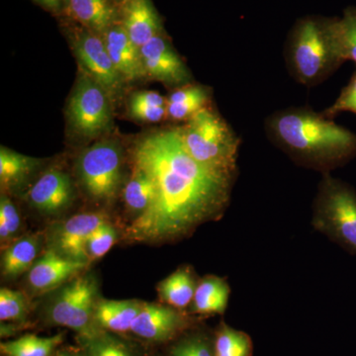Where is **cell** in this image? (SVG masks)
<instances>
[{"label":"cell","instance_id":"83f0119b","mask_svg":"<svg viewBox=\"0 0 356 356\" xmlns=\"http://www.w3.org/2000/svg\"><path fill=\"white\" fill-rule=\"evenodd\" d=\"M254 343L247 332L222 322L214 336L215 356H252Z\"/></svg>","mask_w":356,"mask_h":356},{"label":"cell","instance_id":"cb8c5ba5","mask_svg":"<svg viewBox=\"0 0 356 356\" xmlns=\"http://www.w3.org/2000/svg\"><path fill=\"white\" fill-rule=\"evenodd\" d=\"M84 356H144L139 346L123 334L97 330L88 336L77 337Z\"/></svg>","mask_w":356,"mask_h":356},{"label":"cell","instance_id":"74e56055","mask_svg":"<svg viewBox=\"0 0 356 356\" xmlns=\"http://www.w3.org/2000/svg\"><path fill=\"white\" fill-rule=\"evenodd\" d=\"M117 1H120V2H122V1H123V0H117Z\"/></svg>","mask_w":356,"mask_h":356},{"label":"cell","instance_id":"8fae6325","mask_svg":"<svg viewBox=\"0 0 356 356\" xmlns=\"http://www.w3.org/2000/svg\"><path fill=\"white\" fill-rule=\"evenodd\" d=\"M107 219L102 213L84 212L74 215L51 228L48 248L65 259L89 262L86 245L90 236Z\"/></svg>","mask_w":356,"mask_h":356},{"label":"cell","instance_id":"d6986e66","mask_svg":"<svg viewBox=\"0 0 356 356\" xmlns=\"http://www.w3.org/2000/svg\"><path fill=\"white\" fill-rule=\"evenodd\" d=\"M231 287L228 281L220 276H204L199 280L193 301L188 308L191 315H224L228 309Z\"/></svg>","mask_w":356,"mask_h":356},{"label":"cell","instance_id":"603a6c76","mask_svg":"<svg viewBox=\"0 0 356 356\" xmlns=\"http://www.w3.org/2000/svg\"><path fill=\"white\" fill-rule=\"evenodd\" d=\"M211 89L201 84L189 83L178 88L166 98L168 117L175 121H188L211 105Z\"/></svg>","mask_w":356,"mask_h":356},{"label":"cell","instance_id":"52a82bcc","mask_svg":"<svg viewBox=\"0 0 356 356\" xmlns=\"http://www.w3.org/2000/svg\"><path fill=\"white\" fill-rule=\"evenodd\" d=\"M123 161V147L114 138H104L81 152L76 175L91 200L109 204L116 199L122 186Z\"/></svg>","mask_w":356,"mask_h":356},{"label":"cell","instance_id":"d4e9b609","mask_svg":"<svg viewBox=\"0 0 356 356\" xmlns=\"http://www.w3.org/2000/svg\"><path fill=\"white\" fill-rule=\"evenodd\" d=\"M64 339V332L47 337L27 334L13 341H3L0 350L4 356H53Z\"/></svg>","mask_w":356,"mask_h":356},{"label":"cell","instance_id":"4316f807","mask_svg":"<svg viewBox=\"0 0 356 356\" xmlns=\"http://www.w3.org/2000/svg\"><path fill=\"white\" fill-rule=\"evenodd\" d=\"M329 27L343 62L356 65V7L346 8L341 18H329Z\"/></svg>","mask_w":356,"mask_h":356},{"label":"cell","instance_id":"484cf974","mask_svg":"<svg viewBox=\"0 0 356 356\" xmlns=\"http://www.w3.org/2000/svg\"><path fill=\"white\" fill-rule=\"evenodd\" d=\"M154 196V184L151 177L140 166L134 165L130 179L123 191L126 207L136 217H139L149 208Z\"/></svg>","mask_w":356,"mask_h":356},{"label":"cell","instance_id":"2e32d148","mask_svg":"<svg viewBox=\"0 0 356 356\" xmlns=\"http://www.w3.org/2000/svg\"><path fill=\"white\" fill-rule=\"evenodd\" d=\"M122 22L131 40L139 48L161 34V23L151 0H123Z\"/></svg>","mask_w":356,"mask_h":356},{"label":"cell","instance_id":"9a60e30c","mask_svg":"<svg viewBox=\"0 0 356 356\" xmlns=\"http://www.w3.org/2000/svg\"><path fill=\"white\" fill-rule=\"evenodd\" d=\"M102 38L112 63L126 83L147 76L140 48L131 40L121 23L109 28Z\"/></svg>","mask_w":356,"mask_h":356},{"label":"cell","instance_id":"ac0fdd59","mask_svg":"<svg viewBox=\"0 0 356 356\" xmlns=\"http://www.w3.org/2000/svg\"><path fill=\"white\" fill-rule=\"evenodd\" d=\"M43 165V161L0 147V184L2 193L18 191L24 187Z\"/></svg>","mask_w":356,"mask_h":356},{"label":"cell","instance_id":"5b68a950","mask_svg":"<svg viewBox=\"0 0 356 356\" xmlns=\"http://www.w3.org/2000/svg\"><path fill=\"white\" fill-rule=\"evenodd\" d=\"M311 222L315 231L356 255V191L350 184L323 173Z\"/></svg>","mask_w":356,"mask_h":356},{"label":"cell","instance_id":"8992f818","mask_svg":"<svg viewBox=\"0 0 356 356\" xmlns=\"http://www.w3.org/2000/svg\"><path fill=\"white\" fill-rule=\"evenodd\" d=\"M98 300L95 276L81 273L53 291L44 307V322L72 330L77 337L88 336L99 330L95 323Z\"/></svg>","mask_w":356,"mask_h":356},{"label":"cell","instance_id":"ba28073f","mask_svg":"<svg viewBox=\"0 0 356 356\" xmlns=\"http://www.w3.org/2000/svg\"><path fill=\"white\" fill-rule=\"evenodd\" d=\"M113 103L106 89L81 69L67 102L70 130L83 140L102 137L112 127Z\"/></svg>","mask_w":356,"mask_h":356},{"label":"cell","instance_id":"5bb4252c","mask_svg":"<svg viewBox=\"0 0 356 356\" xmlns=\"http://www.w3.org/2000/svg\"><path fill=\"white\" fill-rule=\"evenodd\" d=\"M89 264L72 261L47 248L27 275V285L35 294L53 292L74 280L88 268Z\"/></svg>","mask_w":356,"mask_h":356},{"label":"cell","instance_id":"e0dca14e","mask_svg":"<svg viewBox=\"0 0 356 356\" xmlns=\"http://www.w3.org/2000/svg\"><path fill=\"white\" fill-rule=\"evenodd\" d=\"M140 300H107L99 298L95 311L96 327L114 334L131 332L135 318L142 310Z\"/></svg>","mask_w":356,"mask_h":356},{"label":"cell","instance_id":"4fadbf2b","mask_svg":"<svg viewBox=\"0 0 356 356\" xmlns=\"http://www.w3.org/2000/svg\"><path fill=\"white\" fill-rule=\"evenodd\" d=\"M25 198L33 209L44 216L62 214L74 201L72 179L64 170L50 168L30 186Z\"/></svg>","mask_w":356,"mask_h":356},{"label":"cell","instance_id":"8d00e7d4","mask_svg":"<svg viewBox=\"0 0 356 356\" xmlns=\"http://www.w3.org/2000/svg\"><path fill=\"white\" fill-rule=\"evenodd\" d=\"M63 1H64L65 6H67V4H69V0H63Z\"/></svg>","mask_w":356,"mask_h":356},{"label":"cell","instance_id":"ffe728a7","mask_svg":"<svg viewBox=\"0 0 356 356\" xmlns=\"http://www.w3.org/2000/svg\"><path fill=\"white\" fill-rule=\"evenodd\" d=\"M67 6L81 27L100 36L118 23V11L110 0H69Z\"/></svg>","mask_w":356,"mask_h":356},{"label":"cell","instance_id":"277c9868","mask_svg":"<svg viewBox=\"0 0 356 356\" xmlns=\"http://www.w3.org/2000/svg\"><path fill=\"white\" fill-rule=\"evenodd\" d=\"M185 149L205 168L236 177L241 139L219 112L209 106L178 127Z\"/></svg>","mask_w":356,"mask_h":356},{"label":"cell","instance_id":"1f68e13d","mask_svg":"<svg viewBox=\"0 0 356 356\" xmlns=\"http://www.w3.org/2000/svg\"><path fill=\"white\" fill-rule=\"evenodd\" d=\"M117 238L118 236H117L116 229L110 222L106 221L100 225L93 232L86 245L89 262L104 257L113 247Z\"/></svg>","mask_w":356,"mask_h":356},{"label":"cell","instance_id":"e575fe53","mask_svg":"<svg viewBox=\"0 0 356 356\" xmlns=\"http://www.w3.org/2000/svg\"><path fill=\"white\" fill-rule=\"evenodd\" d=\"M53 356H84L83 350L79 348H63L58 350Z\"/></svg>","mask_w":356,"mask_h":356},{"label":"cell","instance_id":"f546056e","mask_svg":"<svg viewBox=\"0 0 356 356\" xmlns=\"http://www.w3.org/2000/svg\"><path fill=\"white\" fill-rule=\"evenodd\" d=\"M27 298L22 292L9 288H1L0 290V320L1 323H16L22 324L27 318Z\"/></svg>","mask_w":356,"mask_h":356},{"label":"cell","instance_id":"836d02e7","mask_svg":"<svg viewBox=\"0 0 356 356\" xmlns=\"http://www.w3.org/2000/svg\"><path fill=\"white\" fill-rule=\"evenodd\" d=\"M128 113L131 118L146 123H156L168 117L166 106H154L129 102Z\"/></svg>","mask_w":356,"mask_h":356},{"label":"cell","instance_id":"d590c367","mask_svg":"<svg viewBox=\"0 0 356 356\" xmlns=\"http://www.w3.org/2000/svg\"><path fill=\"white\" fill-rule=\"evenodd\" d=\"M35 1L53 11L58 10L62 6V3H64L63 0H35Z\"/></svg>","mask_w":356,"mask_h":356},{"label":"cell","instance_id":"30bf717a","mask_svg":"<svg viewBox=\"0 0 356 356\" xmlns=\"http://www.w3.org/2000/svg\"><path fill=\"white\" fill-rule=\"evenodd\" d=\"M194 324L191 314L165 304H143L131 334L149 343H165L184 334Z\"/></svg>","mask_w":356,"mask_h":356},{"label":"cell","instance_id":"3957f363","mask_svg":"<svg viewBox=\"0 0 356 356\" xmlns=\"http://www.w3.org/2000/svg\"><path fill=\"white\" fill-rule=\"evenodd\" d=\"M284 55L288 72L306 88L324 83L344 63L330 31L329 18L300 20L288 38Z\"/></svg>","mask_w":356,"mask_h":356},{"label":"cell","instance_id":"7a4b0ae2","mask_svg":"<svg viewBox=\"0 0 356 356\" xmlns=\"http://www.w3.org/2000/svg\"><path fill=\"white\" fill-rule=\"evenodd\" d=\"M266 132L296 165L322 173L356 156V134L307 106L274 112L266 118Z\"/></svg>","mask_w":356,"mask_h":356},{"label":"cell","instance_id":"7c38bea8","mask_svg":"<svg viewBox=\"0 0 356 356\" xmlns=\"http://www.w3.org/2000/svg\"><path fill=\"white\" fill-rule=\"evenodd\" d=\"M147 76L173 88L192 83L191 70L163 34L140 48Z\"/></svg>","mask_w":356,"mask_h":356},{"label":"cell","instance_id":"d6a6232c","mask_svg":"<svg viewBox=\"0 0 356 356\" xmlns=\"http://www.w3.org/2000/svg\"><path fill=\"white\" fill-rule=\"evenodd\" d=\"M341 112H351L356 115V70L350 77V83L341 89V95L329 108L322 112L325 117L334 119Z\"/></svg>","mask_w":356,"mask_h":356},{"label":"cell","instance_id":"7402d4cb","mask_svg":"<svg viewBox=\"0 0 356 356\" xmlns=\"http://www.w3.org/2000/svg\"><path fill=\"white\" fill-rule=\"evenodd\" d=\"M41 250V236L37 234L16 238L6 247L1 259L2 276L14 280L29 271L38 259Z\"/></svg>","mask_w":356,"mask_h":356},{"label":"cell","instance_id":"44dd1931","mask_svg":"<svg viewBox=\"0 0 356 356\" xmlns=\"http://www.w3.org/2000/svg\"><path fill=\"white\" fill-rule=\"evenodd\" d=\"M198 282L192 267L180 266L159 283V299L165 305L185 311L193 301Z\"/></svg>","mask_w":356,"mask_h":356},{"label":"cell","instance_id":"f1b7e54d","mask_svg":"<svg viewBox=\"0 0 356 356\" xmlns=\"http://www.w3.org/2000/svg\"><path fill=\"white\" fill-rule=\"evenodd\" d=\"M170 356H215L214 337L204 332L184 334L172 344Z\"/></svg>","mask_w":356,"mask_h":356},{"label":"cell","instance_id":"6da1fadb","mask_svg":"<svg viewBox=\"0 0 356 356\" xmlns=\"http://www.w3.org/2000/svg\"><path fill=\"white\" fill-rule=\"evenodd\" d=\"M132 158L153 179L154 196L128 227L131 242L178 241L226 212L236 177L197 163L185 149L178 127L147 134L136 143Z\"/></svg>","mask_w":356,"mask_h":356},{"label":"cell","instance_id":"4dcf8cb0","mask_svg":"<svg viewBox=\"0 0 356 356\" xmlns=\"http://www.w3.org/2000/svg\"><path fill=\"white\" fill-rule=\"evenodd\" d=\"M21 229V218L15 204L6 193L0 198V241L2 245H10L15 241Z\"/></svg>","mask_w":356,"mask_h":356},{"label":"cell","instance_id":"9c48e42d","mask_svg":"<svg viewBox=\"0 0 356 356\" xmlns=\"http://www.w3.org/2000/svg\"><path fill=\"white\" fill-rule=\"evenodd\" d=\"M81 69L106 89L111 99H118L126 81L112 63L102 36L86 28H76L70 36Z\"/></svg>","mask_w":356,"mask_h":356}]
</instances>
